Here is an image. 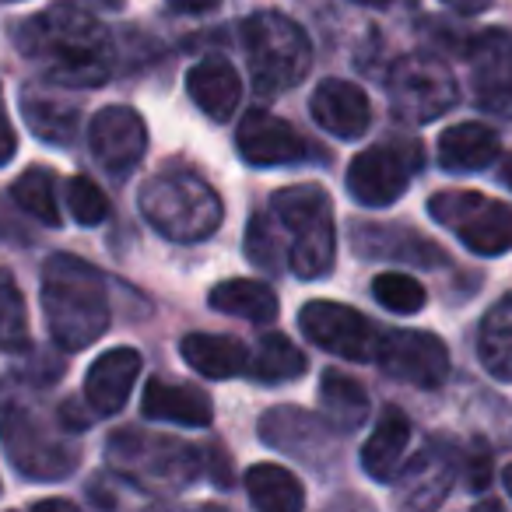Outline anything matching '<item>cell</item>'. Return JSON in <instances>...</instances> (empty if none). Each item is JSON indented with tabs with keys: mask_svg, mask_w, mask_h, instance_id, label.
Returning <instances> with one entry per match:
<instances>
[{
	"mask_svg": "<svg viewBox=\"0 0 512 512\" xmlns=\"http://www.w3.org/2000/svg\"><path fill=\"white\" fill-rule=\"evenodd\" d=\"M18 50L46 81L60 88H92L109 81L116 64L106 25L74 4H57L18 29Z\"/></svg>",
	"mask_w": 512,
	"mask_h": 512,
	"instance_id": "obj_1",
	"label": "cell"
},
{
	"mask_svg": "<svg viewBox=\"0 0 512 512\" xmlns=\"http://www.w3.org/2000/svg\"><path fill=\"white\" fill-rule=\"evenodd\" d=\"M43 316L57 348L81 351L109 330L106 281L92 264L71 253H57L43 267Z\"/></svg>",
	"mask_w": 512,
	"mask_h": 512,
	"instance_id": "obj_2",
	"label": "cell"
},
{
	"mask_svg": "<svg viewBox=\"0 0 512 512\" xmlns=\"http://www.w3.org/2000/svg\"><path fill=\"white\" fill-rule=\"evenodd\" d=\"M64 421L50 418L18 379H0V446L18 474L60 481L78 467V449L64 439Z\"/></svg>",
	"mask_w": 512,
	"mask_h": 512,
	"instance_id": "obj_3",
	"label": "cell"
},
{
	"mask_svg": "<svg viewBox=\"0 0 512 512\" xmlns=\"http://www.w3.org/2000/svg\"><path fill=\"white\" fill-rule=\"evenodd\" d=\"M271 214L288 249V271L306 281L323 278L334 267L337 253L334 207H330L327 190L316 183L278 190L271 200Z\"/></svg>",
	"mask_w": 512,
	"mask_h": 512,
	"instance_id": "obj_4",
	"label": "cell"
},
{
	"mask_svg": "<svg viewBox=\"0 0 512 512\" xmlns=\"http://www.w3.org/2000/svg\"><path fill=\"white\" fill-rule=\"evenodd\" d=\"M141 214L172 242H200L218 232L225 207L211 183L183 169H162L141 186Z\"/></svg>",
	"mask_w": 512,
	"mask_h": 512,
	"instance_id": "obj_5",
	"label": "cell"
},
{
	"mask_svg": "<svg viewBox=\"0 0 512 512\" xmlns=\"http://www.w3.org/2000/svg\"><path fill=\"white\" fill-rule=\"evenodd\" d=\"M106 460L123 481L155 491V495L190 488L204 470L200 449H193L190 442L172 439V435L137 432V428H123L106 442Z\"/></svg>",
	"mask_w": 512,
	"mask_h": 512,
	"instance_id": "obj_6",
	"label": "cell"
},
{
	"mask_svg": "<svg viewBox=\"0 0 512 512\" xmlns=\"http://www.w3.org/2000/svg\"><path fill=\"white\" fill-rule=\"evenodd\" d=\"M242 50L253 85L264 95H278L302 85L313 67V46L299 22L281 11H256L242 22Z\"/></svg>",
	"mask_w": 512,
	"mask_h": 512,
	"instance_id": "obj_7",
	"label": "cell"
},
{
	"mask_svg": "<svg viewBox=\"0 0 512 512\" xmlns=\"http://www.w3.org/2000/svg\"><path fill=\"white\" fill-rule=\"evenodd\" d=\"M428 214L442 228L456 232V239L477 256H498L512 249V207L495 197L470 190L435 193L428 200Z\"/></svg>",
	"mask_w": 512,
	"mask_h": 512,
	"instance_id": "obj_8",
	"label": "cell"
},
{
	"mask_svg": "<svg viewBox=\"0 0 512 512\" xmlns=\"http://www.w3.org/2000/svg\"><path fill=\"white\" fill-rule=\"evenodd\" d=\"M390 106L407 123H432L456 102V78L435 57H404L386 78Z\"/></svg>",
	"mask_w": 512,
	"mask_h": 512,
	"instance_id": "obj_9",
	"label": "cell"
},
{
	"mask_svg": "<svg viewBox=\"0 0 512 512\" xmlns=\"http://www.w3.org/2000/svg\"><path fill=\"white\" fill-rule=\"evenodd\" d=\"M299 323L302 334L330 355H341L348 362H376L383 330L358 309L341 306V302H309Z\"/></svg>",
	"mask_w": 512,
	"mask_h": 512,
	"instance_id": "obj_10",
	"label": "cell"
},
{
	"mask_svg": "<svg viewBox=\"0 0 512 512\" xmlns=\"http://www.w3.org/2000/svg\"><path fill=\"white\" fill-rule=\"evenodd\" d=\"M421 155L414 144H379L348 165V193L365 207L397 204L418 172Z\"/></svg>",
	"mask_w": 512,
	"mask_h": 512,
	"instance_id": "obj_11",
	"label": "cell"
},
{
	"mask_svg": "<svg viewBox=\"0 0 512 512\" xmlns=\"http://www.w3.org/2000/svg\"><path fill=\"white\" fill-rule=\"evenodd\" d=\"M379 369L390 379L418 390H435L446 383L449 376V351L435 334H421V330H397V334H383L376 351Z\"/></svg>",
	"mask_w": 512,
	"mask_h": 512,
	"instance_id": "obj_12",
	"label": "cell"
},
{
	"mask_svg": "<svg viewBox=\"0 0 512 512\" xmlns=\"http://www.w3.org/2000/svg\"><path fill=\"white\" fill-rule=\"evenodd\" d=\"M470 85L484 113L512 120V32L488 29L467 50Z\"/></svg>",
	"mask_w": 512,
	"mask_h": 512,
	"instance_id": "obj_13",
	"label": "cell"
},
{
	"mask_svg": "<svg viewBox=\"0 0 512 512\" xmlns=\"http://www.w3.org/2000/svg\"><path fill=\"white\" fill-rule=\"evenodd\" d=\"M88 141L99 158V165L113 179H127L148 151V127L130 106H106L95 113L88 127Z\"/></svg>",
	"mask_w": 512,
	"mask_h": 512,
	"instance_id": "obj_14",
	"label": "cell"
},
{
	"mask_svg": "<svg viewBox=\"0 0 512 512\" xmlns=\"http://www.w3.org/2000/svg\"><path fill=\"white\" fill-rule=\"evenodd\" d=\"M235 144H239L242 158L253 165L306 162L316 148V144H309L288 120H281V116H274V113H264V109H253V113L242 116L239 130H235Z\"/></svg>",
	"mask_w": 512,
	"mask_h": 512,
	"instance_id": "obj_15",
	"label": "cell"
},
{
	"mask_svg": "<svg viewBox=\"0 0 512 512\" xmlns=\"http://www.w3.org/2000/svg\"><path fill=\"white\" fill-rule=\"evenodd\" d=\"M137 376H141V355L134 348H113L99 355L85 376V407L99 418L116 414L127 404Z\"/></svg>",
	"mask_w": 512,
	"mask_h": 512,
	"instance_id": "obj_16",
	"label": "cell"
},
{
	"mask_svg": "<svg viewBox=\"0 0 512 512\" xmlns=\"http://www.w3.org/2000/svg\"><path fill=\"white\" fill-rule=\"evenodd\" d=\"M313 120L320 123L327 134L341 137V141H355L369 130L372 123V106H369V95L362 88L348 85V81H323L320 88L313 92Z\"/></svg>",
	"mask_w": 512,
	"mask_h": 512,
	"instance_id": "obj_17",
	"label": "cell"
},
{
	"mask_svg": "<svg viewBox=\"0 0 512 512\" xmlns=\"http://www.w3.org/2000/svg\"><path fill=\"white\" fill-rule=\"evenodd\" d=\"M456 474V453L442 442H428L418 456L404 467L400 474V505H414V509H432L446 498L453 488Z\"/></svg>",
	"mask_w": 512,
	"mask_h": 512,
	"instance_id": "obj_18",
	"label": "cell"
},
{
	"mask_svg": "<svg viewBox=\"0 0 512 512\" xmlns=\"http://www.w3.org/2000/svg\"><path fill=\"white\" fill-rule=\"evenodd\" d=\"M407 442H411V418L400 407H386L372 428L369 442L362 446V470L372 481H393L404 463Z\"/></svg>",
	"mask_w": 512,
	"mask_h": 512,
	"instance_id": "obj_19",
	"label": "cell"
},
{
	"mask_svg": "<svg viewBox=\"0 0 512 512\" xmlns=\"http://www.w3.org/2000/svg\"><path fill=\"white\" fill-rule=\"evenodd\" d=\"M144 418L151 421H172V425H207L211 421V397L197 386H183V383H162V379H151L144 386V400H141Z\"/></svg>",
	"mask_w": 512,
	"mask_h": 512,
	"instance_id": "obj_20",
	"label": "cell"
},
{
	"mask_svg": "<svg viewBox=\"0 0 512 512\" xmlns=\"http://www.w3.org/2000/svg\"><path fill=\"white\" fill-rule=\"evenodd\" d=\"M186 88H190V99L197 102L200 113L211 116L214 123H225L239 106V74L225 60L197 64L186 74Z\"/></svg>",
	"mask_w": 512,
	"mask_h": 512,
	"instance_id": "obj_21",
	"label": "cell"
},
{
	"mask_svg": "<svg viewBox=\"0 0 512 512\" xmlns=\"http://www.w3.org/2000/svg\"><path fill=\"white\" fill-rule=\"evenodd\" d=\"M183 362L207 379H232L249 369V351L225 334H190L179 344Z\"/></svg>",
	"mask_w": 512,
	"mask_h": 512,
	"instance_id": "obj_22",
	"label": "cell"
},
{
	"mask_svg": "<svg viewBox=\"0 0 512 512\" xmlns=\"http://www.w3.org/2000/svg\"><path fill=\"white\" fill-rule=\"evenodd\" d=\"M498 134L484 123H456L442 130L439 137V162L453 172H477L498 158Z\"/></svg>",
	"mask_w": 512,
	"mask_h": 512,
	"instance_id": "obj_23",
	"label": "cell"
},
{
	"mask_svg": "<svg viewBox=\"0 0 512 512\" xmlns=\"http://www.w3.org/2000/svg\"><path fill=\"white\" fill-rule=\"evenodd\" d=\"M22 113L25 123L36 137L53 144H67L74 134H78V106L64 95H53V92H25L22 95Z\"/></svg>",
	"mask_w": 512,
	"mask_h": 512,
	"instance_id": "obj_24",
	"label": "cell"
},
{
	"mask_svg": "<svg viewBox=\"0 0 512 512\" xmlns=\"http://www.w3.org/2000/svg\"><path fill=\"white\" fill-rule=\"evenodd\" d=\"M246 491L249 502L264 512H299L306 505V491H302L299 477L278 463H256L246 474Z\"/></svg>",
	"mask_w": 512,
	"mask_h": 512,
	"instance_id": "obj_25",
	"label": "cell"
},
{
	"mask_svg": "<svg viewBox=\"0 0 512 512\" xmlns=\"http://www.w3.org/2000/svg\"><path fill=\"white\" fill-rule=\"evenodd\" d=\"M211 309L225 316H239V320L249 323H271L278 316V295L271 292L260 281H221L218 288L211 292Z\"/></svg>",
	"mask_w": 512,
	"mask_h": 512,
	"instance_id": "obj_26",
	"label": "cell"
},
{
	"mask_svg": "<svg viewBox=\"0 0 512 512\" xmlns=\"http://www.w3.org/2000/svg\"><path fill=\"white\" fill-rule=\"evenodd\" d=\"M477 351H481L484 369L502 383H512V295L491 306L484 316L481 334H477Z\"/></svg>",
	"mask_w": 512,
	"mask_h": 512,
	"instance_id": "obj_27",
	"label": "cell"
},
{
	"mask_svg": "<svg viewBox=\"0 0 512 512\" xmlns=\"http://www.w3.org/2000/svg\"><path fill=\"white\" fill-rule=\"evenodd\" d=\"M320 404L327 411L330 425L341 432H355L369 421V393L341 372H327L320 383Z\"/></svg>",
	"mask_w": 512,
	"mask_h": 512,
	"instance_id": "obj_28",
	"label": "cell"
},
{
	"mask_svg": "<svg viewBox=\"0 0 512 512\" xmlns=\"http://www.w3.org/2000/svg\"><path fill=\"white\" fill-rule=\"evenodd\" d=\"M253 376L260 383H292L306 372V355L288 341L285 334H267L256 348V358H253Z\"/></svg>",
	"mask_w": 512,
	"mask_h": 512,
	"instance_id": "obj_29",
	"label": "cell"
},
{
	"mask_svg": "<svg viewBox=\"0 0 512 512\" xmlns=\"http://www.w3.org/2000/svg\"><path fill=\"white\" fill-rule=\"evenodd\" d=\"M11 200L22 207L25 214H32L43 225L57 228L60 225V204H57V186H53V172L36 165V169L22 172L11 186Z\"/></svg>",
	"mask_w": 512,
	"mask_h": 512,
	"instance_id": "obj_30",
	"label": "cell"
},
{
	"mask_svg": "<svg viewBox=\"0 0 512 512\" xmlns=\"http://www.w3.org/2000/svg\"><path fill=\"white\" fill-rule=\"evenodd\" d=\"M246 256L253 264H260L264 271H285L288 267V249H285V239H281V228L274 221L271 211L256 214L249 221V232H246Z\"/></svg>",
	"mask_w": 512,
	"mask_h": 512,
	"instance_id": "obj_31",
	"label": "cell"
},
{
	"mask_svg": "<svg viewBox=\"0 0 512 512\" xmlns=\"http://www.w3.org/2000/svg\"><path fill=\"white\" fill-rule=\"evenodd\" d=\"M29 348V316L25 299L18 292L15 278L0 271V351H25Z\"/></svg>",
	"mask_w": 512,
	"mask_h": 512,
	"instance_id": "obj_32",
	"label": "cell"
},
{
	"mask_svg": "<svg viewBox=\"0 0 512 512\" xmlns=\"http://www.w3.org/2000/svg\"><path fill=\"white\" fill-rule=\"evenodd\" d=\"M372 295H376V302L383 309H390V313H400V316H411L418 313V309H425L428 302V292L421 288V281L407 278V274H379L376 281H372Z\"/></svg>",
	"mask_w": 512,
	"mask_h": 512,
	"instance_id": "obj_33",
	"label": "cell"
},
{
	"mask_svg": "<svg viewBox=\"0 0 512 512\" xmlns=\"http://www.w3.org/2000/svg\"><path fill=\"white\" fill-rule=\"evenodd\" d=\"M67 207H71L74 221L81 225H99L109 214V200L99 190V183H92L88 176H71L67 179Z\"/></svg>",
	"mask_w": 512,
	"mask_h": 512,
	"instance_id": "obj_34",
	"label": "cell"
},
{
	"mask_svg": "<svg viewBox=\"0 0 512 512\" xmlns=\"http://www.w3.org/2000/svg\"><path fill=\"white\" fill-rule=\"evenodd\" d=\"M460 467H463V481H467V488L474 491H484L491 481V453L484 442H474V449H470L467 456H460Z\"/></svg>",
	"mask_w": 512,
	"mask_h": 512,
	"instance_id": "obj_35",
	"label": "cell"
},
{
	"mask_svg": "<svg viewBox=\"0 0 512 512\" xmlns=\"http://www.w3.org/2000/svg\"><path fill=\"white\" fill-rule=\"evenodd\" d=\"M15 148H18L15 127H11V120L4 116V109H0V165H8L11 158H15Z\"/></svg>",
	"mask_w": 512,
	"mask_h": 512,
	"instance_id": "obj_36",
	"label": "cell"
},
{
	"mask_svg": "<svg viewBox=\"0 0 512 512\" xmlns=\"http://www.w3.org/2000/svg\"><path fill=\"white\" fill-rule=\"evenodd\" d=\"M176 11H186V15H204V11H214L221 0H169Z\"/></svg>",
	"mask_w": 512,
	"mask_h": 512,
	"instance_id": "obj_37",
	"label": "cell"
},
{
	"mask_svg": "<svg viewBox=\"0 0 512 512\" xmlns=\"http://www.w3.org/2000/svg\"><path fill=\"white\" fill-rule=\"evenodd\" d=\"M442 4L453 8V11H460V15H477V11L488 8V0H442Z\"/></svg>",
	"mask_w": 512,
	"mask_h": 512,
	"instance_id": "obj_38",
	"label": "cell"
},
{
	"mask_svg": "<svg viewBox=\"0 0 512 512\" xmlns=\"http://www.w3.org/2000/svg\"><path fill=\"white\" fill-rule=\"evenodd\" d=\"M36 509H64V512H74V502H60V498H46V502H36Z\"/></svg>",
	"mask_w": 512,
	"mask_h": 512,
	"instance_id": "obj_39",
	"label": "cell"
},
{
	"mask_svg": "<svg viewBox=\"0 0 512 512\" xmlns=\"http://www.w3.org/2000/svg\"><path fill=\"white\" fill-rule=\"evenodd\" d=\"M502 481H505V491H509V498H512V463L502 470Z\"/></svg>",
	"mask_w": 512,
	"mask_h": 512,
	"instance_id": "obj_40",
	"label": "cell"
},
{
	"mask_svg": "<svg viewBox=\"0 0 512 512\" xmlns=\"http://www.w3.org/2000/svg\"><path fill=\"white\" fill-rule=\"evenodd\" d=\"M355 4H365V8H386L390 0H355Z\"/></svg>",
	"mask_w": 512,
	"mask_h": 512,
	"instance_id": "obj_41",
	"label": "cell"
},
{
	"mask_svg": "<svg viewBox=\"0 0 512 512\" xmlns=\"http://www.w3.org/2000/svg\"><path fill=\"white\" fill-rule=\"evenodd\" d=\"M502 179L512 186V155H509V162H505V169H502Z\"/></svg>",
	"mask_w": 512,
	"mask_h": 512,
	"instance_id": "obj_42",
	"label": "cell"
}]
</instances>
